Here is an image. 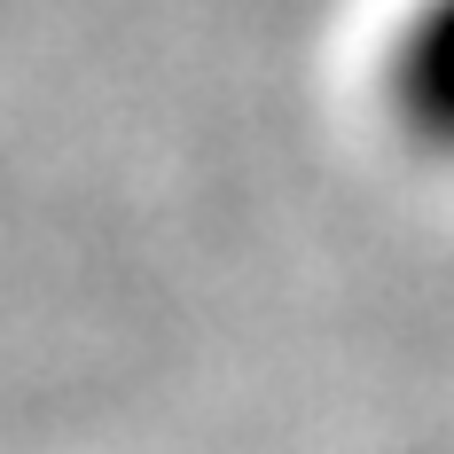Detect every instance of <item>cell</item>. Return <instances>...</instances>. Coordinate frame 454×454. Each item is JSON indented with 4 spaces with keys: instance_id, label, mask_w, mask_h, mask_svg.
Listing matches in <instances>:
<instances>
[{
    "instance_id": "1",
    "label": "cell",
    "mask_w": 454,
    "mask_h": 454,
    "mask_svg": "<svg viewBox=\"0 0 454 454\" xmlns=\"http://www.w3.org/2000/svg\"><path fill=\"white\" fill-rule=\"evenodd\" d=\"M392 102L415 134L454 149V0H431L423 16H408L392 47Z\"/></svg>"
}]
</instances>
